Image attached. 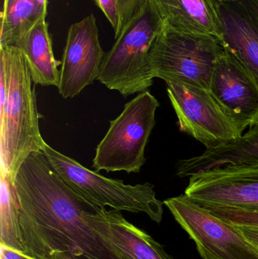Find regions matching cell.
I'll list each match as a JSON object with an SVG mask.
<instances>
[{"instance_id":"cell-1","label":"cell","mask_w":258,"mask_h":259,"mask_svg":"<svg viewBox=\"0 0 258 259\" xmlns=\"http://www.w3.org/2000/svg\"><path fill=\"white\" fill-rule=\"evenodd\" d=\"M24 254L53 259L68 252L83 259H122L86 219L95 210L72 191L42 152L30 154L15 181Z\"/></svg>"},{"instance_id":"cell-2","label":"cell","mask_w":258,"mask_h":259,"mask_svg":"<svg viewBox=\"0 0 258 259\" xmlns=\"http://www.w3.org/2000/svg\"><path fill=\"white\" fill-rule=\"evenodd\" d=\"M0 65L7 80V97L0 115L1 168L15 181L24 160L42 152L45 142L39 131L36 94L27 60L16 46L0 48Z\"/></svg>"},{"instance_id":"cell-3","label":"cell","mask_w":258,"mask_h":259,"mask_svg":"<svg viewBox=\"0 0 258 259\" xmlns=\"http://www.w3.org/2000/svg\"><path fill=\"white\" fill-rule=\"evenodd\" d=\"M62 181L94 209L109 207L117 211L144 213L156 223L163 219L164 202L150 183L125 184L92 171L45 143L42 151Z\"/></svg>"},{"instance_id":"cell-4","label":"cell","mask_w":258,"mask_h":259,"mask_svg":"<svg viewBox=\"0 0 258 259\" xmlns=\"http://www.w3.org/2000/svg\"><path fill=\"white\" fill-rule=\"evenodd\" d=\"M165 24L146 0L143 9L105 54L96 80L124 97L147 91L153 84L148 68L150 49Z\"/></svg>"},{"instance_id":"cell-5","label":"cell","mask_w":258,"mask_h":259,"mask_svg":"<svg viewBox=\"0 0 258 259\" xmlns=\"http://www.w3.org/2000/svg\"><path fill=\"white\" fill-rule=\"evenodd\" d=\"M224 49L217 36L177 30L165 24L148 55L150 76L209 90Z\"/></svg>"},{"instance_id":"cell-6","label":"cell","mask_w":258,"mask_h":259,"mask_svg":"<svg viewBox=\"0 0 258 259\" xmlns=\"http://www.w3.org/2000/svg\"><path fill=\"white\" fill-rule=\"evenodd\" d=\"M160 104L145 91L126 103L96 149L92 161L95 171L139 173L145 163V148L156 125V112Z\"/></svg>"},{"instance_id":"cell-7","label":"cell","mask_w":258,"mask_h":259,"mask_svg":"<svg viewBox=\"0 0 258 259\" xmlns=\"http://www.w3.org/2000/svg\"><path fill=\"white\" fill-rule=\"evenodd\" d=\"M164 205L196 245L203 259H258V247L237 228L221 220L184 194Z\"/></svg>"},{"instance_id":"cell-8","label":"cell","mask_w":258,"mask_h":259,"mask_svg":"<svg viewBox=\"0 0 258 259\" xmlns=\"http://www.w3.org/2000/svg\"><path fill=\"white\" fill-rule=\"evenodd\" d=\"M166 83L180 131L202 143L206 149L243 135L209 90L180 82Z\"/></svg>"},{"instance_id":"cell-9","label":"cell","mask_w":258,"mask_h":259,"mask_svg":"<svg viewBox=\"0 0 258 259\" xmlns=\"http://www.w3.org/2000/svg\"><path fill=\"white\" fill-rule=\"evenodd\" d=\"M184 195L204 208L258 210V167L227 165L195 174Z\"/></svg>"},{"instance_id":"cell-10","label":"cell","mask_w":258,"mask_h":259,"mask_svg":"<svg viewBox=\"0 0 258 259\" xmlns=\"http://www.w3.org/2000/svg\"><path fill=\"white\" fill-rule=\"evenodd\" d=\"M105 53L93 14L71 24L59 70V94L73 98L96 80Z\"/></svg>"},{"instance_id":"cell-11","label":"cell","mask_w":258,"mask_h":259,"mask_svg":"<svg viewBox=\"0 0 258 259\" xmlns=\"http://www.w3.org/2000/svg\"><path fill=\"white\" fill-rule=\"evenodd\" d=\"M209 91L242 132L257 121V82L225 50L215 65Z\"/></svg>"},{"instance_id":"cell-12","label":"cell","mask_w":258,"mask_h":259,"mask_svg":"<svg viewBox=\"0 0 258 259\" xmlns=\"http://www.w3.org/2000/svg\"><path fill=\"white\" fill-rule=\"evenodd\" d=\"M221 44L258 83V0L219 3Z\"/></svg>"},{"instance_id":"cell-13","label":"cell","mask_w":258,"mask_h":259,"mask_svg":"<svg viewBox=\"0 0 258 259\" xmlns=\"http://www.w3.org/2000/svg\"><path fill=\"white\" fill-rule=\"evenodd\" d=\"M86 219L122 259H174L145 231L124 219L121 211L97 208Z\"/></svg>"},{"instance_id":"cell-14","label":"cell","mask_w":258,"mask_h":259,"mask_svg":"<svg viewBox=\"0 0 258 259\" xmlns=\"http://www.w3.org/2000/svg\"><path fill=\"white\" fill-rule=\"evenodd\" d=\"M227 165L258 167V120L239 138L209 148L201 155L179 161L177 175L180 178H189L200 172Z\"/></svg>"},{"instance_id":"cell-15","label":"cell","mask_w":258,"mask_h":259,"mask_svg":"<svg viewBox=\"0 0 258 259\" xmlns=\"http://www.w3.org/2000/svg\"><path fill=\"white\" fill-rule=\"evenodd\" d=\"M164 22L183 31L208 33L220 39L222 30L217 0H149Z\"/></svg>"},{"instance_id":"cell-16","label":"cell","mask_w":258,"mask_h":259,"mask_svg":"<svg viewBox=\"0 0 258 259\" xmlns=\"http://www.w3.org/2000/svg\"><path fill=\"white\" fill-rule=\"evenodd\" d=\"M15 46L25 56L33 83L43 87H59L58 67L61 62L56 60L53 54L51 36L45 20L35 25Z\"/></svg>"},{"instance_id":"cell-17","label":"cell","mask_w":258,"mask_h":259,"mask_svg":"<svg viewBox=\"0 0 258 259\" xmlns=\"http://www.w3.org/2000/svg\"><path fill=\"white\" fill-rule=\"evenodd\" d=\"M48 0H3L0 48L15 46L35 25L45 21Z\"/></svg>"},{"instance_id":"cell-18","label":"cell","mask_w":258,"mask_h":259,"mask_svg":"<svg viewBox=\"0 0 258 259\" xmlns=\"http://www.w3.org/2000/svg\"><path fill=\"white\" fill-rule=\"evenodd\" d=\"M18 224V202L15 185L0 168V243L24 253Z\"/></svg>"},{"instance_id":"cell-19","label":"cell","mask_w":258,"mask_h":259,"mask_svg":"<svg viewBox=\"0 0 258 259\" xmlns=\"http://www.w3.org/2000/svg\"><path fill=\"white\" fill-rule=\"evenodd\" d=\"M204 208L209 210L214 215L231 225L258 227V210L220 207H208Z\"/></svg>"},{"instance_id":"cell-20","label":"cell","mask_w":258,"mask_h":259,"mask_svg":"<svg viewBox=\"0 0 258 259\" xmlns=\"http://www.w3.org/2000/svg\"><path fill=\"white\" fill-rule=\"evenodd\" d=\"M118 1L121 20V29H120L119 36H118L119 37L124 31L126 26L143 9L146 0H118Z\"/></svg>"},{"instance_id":"cell-21","label":"cell","mask_w":258,"mask_h":259,"mask_svg":"<svg viewBox=\"0 0 258 259\" xmlns=\"http://www.w3.org/2000/svg\"><path fill=\"white\" fill-rule=\"evenodd\" d=\"M95 2L112 25L116 39L119 36L121 23L118 0H95Z\"/></svg>"},{"instance_id":"cell-22","label":"cell","mask_w":258,"mask_h":259,"mask_svg":"<svg viewBox=\"0 0 258 259\" xmlns=\"http://www.w3.org/2000/svg\"><path fill=\"white\" fill-rule=\"evenodd\" d=\"M238 231L250 242L258 247V227L249 225H234Z\"/></svg>"},{"instance_id":"cell-23","label":"cell","mask_w":258,"mask_h":259,"mask_svg":"<svg viewBox=\"0 0 258 259\" xmlns=\"http://www.w3.org/2000/svg\"><path fill=\"white\" fill-rule=\"evenodd\" d=\"M0 259H33L5 245L0 246Z\"/></svg>"},{"instance_id":"cell-24","label":"cell","mask_w":258,"mask_h":259,"mask_svg":"<svg viewBox=\"0 0 258 259\" xmlns=\"http://www.w3.org/2000/svg\"><path fill=\"white\" fill-rule=\"evenodd\" d=\"M53 259H83L75 256L72 254L68 253V252H60V253L56 254L53 256Z\"/></svg>"},{"instance_id":"cell-25","label":"cell","mask_w":258,"mask_h":259,"mask_svg":"<svg viewBox=\"0 0 258 259\" xmlns=\"http://www.w3.org/2000/svg\"><path fill=\"white\" fill-rule=\"evenodd\" d=\"M219 3H230V2L235 1V0H217Z\"/></svg>"}]
</instances>
